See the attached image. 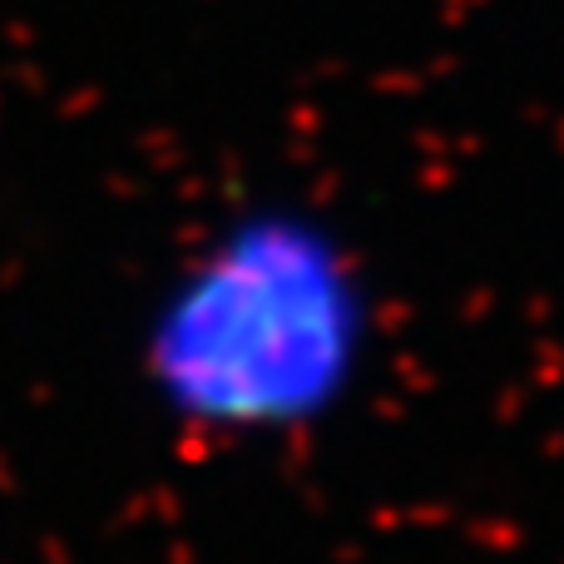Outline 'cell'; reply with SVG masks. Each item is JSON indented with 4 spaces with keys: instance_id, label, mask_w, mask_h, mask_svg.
<instances>
[{
    "instance_id": "1",
    "label": "cell",
    "mask_w": 564,
    "mask_h": 564,
    "mask_svg": "<svg viewBox=\"0 0 564 564\" xmlns=\"http://www.w3.org/2000/svg\"><path fill=\"white\" fill-rule=\"evenodd\" d=\"M361 243L307 198L234 204L159 273L129 337L154 421L194 446L263 451L337 426L381 361Z\"/></svg>"
}]
</instances>
